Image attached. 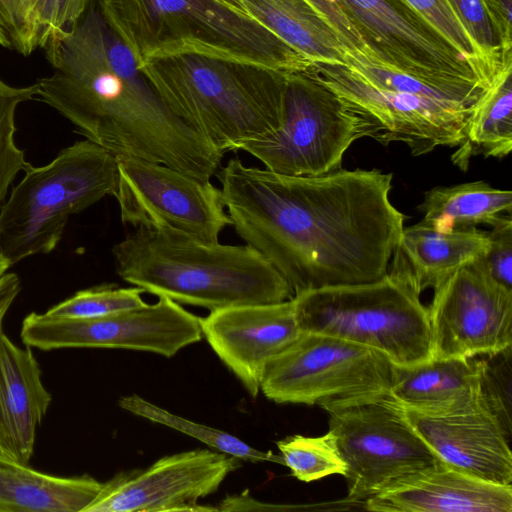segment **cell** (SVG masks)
Listing matches in <instances>:
<instances>
[{
    "label": "cell",
    "instance_id": "1",
    "mask_svg": "<svg viewBox=\"0 0 512 512\" xmlns=\"http://www.w3.org/2000/svg\"><path fill=\"white\" fill-rule=\"evenodd\" d=\"M232 226L283 276L293 296L388 273L405 216L392 173L339 169L291 176L231 158L216 174Z\"/></svg>",
    "mask_w": 512,
    "mask_h": 512
},
{
    "label": "cell",
    "instance_id": "2",
    "mask_svg": "<svg viewBox=\"0 0 512 512\" xmlns=\"http://www.w3.org/2000/svg\"><path fill=\"white\" fill-rule=\"evenodd\" d=\"M95 5L44 48L52 73L36 82V99L117 157L210 181L224 154L165 104Z\"/></svg>",
    "mask_w": 512,
    "mask_h": 512
},
{
    "label": "cell",
    "instance_id": "3",
    "mask_svg": "<svg viewBox=\"0 0 512 512\" xmlns=\"http://www.w3.org/2000/svg\"><path fill=\"white\" fill-rule=\"evenodd\" d=\"M117 274L158 297L210 311L293 298L283 276L249 245L205 244L135 228L112 248Z\"/></svg>",
    "mask_w": 512,
    "mask_h": 512
},
{
    "label": "cell",
    "instance_id": "4",
    "mask_svg": "<svg viewBox=\"0 0 512 512\" xmlns=\"http://www.w3.org/2000/svg\"><path fill=\"white\" fill-rule=\"evenodd\" d=\"M140 68L165 104L223 154L280 126L287 71L199 54L153 59Z\"/></svg>",
    "mask_w": 512,
    "mask_h": 512
},
{
    "label": "cell",
    "instance_id": "5",
    "mask_svg": "<svg viewBox=\"0 0 512 512\" xmlns=\"http://www.w3.org/2000/svg\"><path fill=\"white\" fill-rule=\"evenodd\" d=\"M139 66L199 54L297 71L312 65L269 29L217 0H95Z\"/></svg>",
    "mask_w": 512,
    "mask_h": 512
},
{
    "label": "cell",
    "instance_id": "6",
    "mask_svg": "<svg viewBox=\"0 0 512 512\" xmlns=\"http://www.w3.org/2000/svg\"><path fill=\"white\" fill-rule=\"evenodd\" d=\"M118 177L117 156L88 139L31 166L0 206V253L12 266L52 252L70 216L114 196Z\"/></svg>",
    "mask_w": 512,
    "mask_h": 512
},
{
    "label": "cell",
    "instance_id": "7",
    "mask_svg": "<svg viewBox=\"0 0 512 512\" xmlns=\"http://www.w3.org/2000/svg\"><path fill=\"white\" fill-rule=\"evenodd\" d=\"M292 299L302 332L372 348L397 366L432 359L428 307L389 273L369 283L304 291Z\"/></svg>",
    "mask_w": 512,
    "mask_h": 512
},
{
    "label": "cell",
    "instance_id": "8",
    "mask_svg": "<svg viewBox=\"0 0 512 512\" xmlns=\"http://www.w3.org/2000/svg\"><path fill=\"white\" fill-rule=\"evenodd\" d=\"M373 136L371 124L333 91L313 65L288 72L278 129L240 148L274 173L320 176L342 168L358 139Z\"/></svg>",
    "mask_w": 512,
    "mask_h": 512
},
{
    "label": "cell",
    "instance_id": "9",
    "mask_svg": "<svg viewBox=\"0 0 512 512\" xmlns=\"http://www.w3.org/2000/svg\"><path fill=\"white\" fill-rule=\"evenodd\" d=\"M330 1L372 62L407 74L466 106H472L489 86L463 54L402 0Z\"/></svg>",
    "mask_w": 512,
    "mask_h": 512
},
{
    "label": "cell",
    "instance_id": "10",
    "mask_svg": "<svg viewBox=\"0 0 512 512\" xmlns=\"http://www.w3.org/2000/svg\"><path fill=\"white\" fill-rule=\"evenodd\" d=\"M323 409L347 464V502L364 503L395 479L441 461L389 393L348 399Z\"/></svg>",
    "mask_w": 512,
    "mask_h": 512
},
{
    "label": "cell",
    "instance_id": "11",
    "mask_svg": "<svg viewBox=\"0 0 512 512\" xmlns=\"http://www.w3.org/2000/svg\"><path fill=\"white\" fill-rule=\"evenodd\" d=\"M394 364L381 352L330 335L302 332L265 367L260 391L284 404L328 405L389 393Z\"/></svg>",
    "mask_w": 512,
    "mask_h": 512
},
{
    "label": "cell",
    "instance_id": "12",
    "mask_svg": "<svg viewBox=\"0 0 512 512\" xmlns=\"http://www.w3.org/2000/svg\"><path fill=\"white\" fill-rule=\"evenodd\" d=\"M114 194L123 223L179 233L205 244L219 243L232 224L221 190L164 164L117 157Z\"/></svg>",
    "mask_w": 512,
    "mask_h": 512
},
{
    "label": "cell",
    "instance_id": "13",
    "mask_svg": "<svg viewBox=\"0 0 512 512\" xmlns=\"http://www.w3.org/2000/svg\"><path fill=\"white\" fill-rule=\"evenodd\" d=\"M154 304L96 318H65L32 312L20 336L30 348H121L172 357L202 338L200 317L158 297Z\"/></svg>",
    "mask_w": 512,
    "mask_h": 512
},
{
    "label": "cell",
    "instance_id": "14",
    "mask_svg": "<svg viewBox=\"0 0 512 512\" xmlns=\"http://www.w3.org/2000/svg\"><path fill=\"white\" fill-rule=\"evenodd\" d=\"M322 80L372 126L383 145L403 143L414 156L457 147L472 106L376 87L345 64L313 62Z\"/></svg>",
    "mask_w": 512,
    "mask_h": 512
},
{
    "label": "cell",
    "instance_id": "15",
    "mask_svg": "<svg viewBox=\"0 0 512 512\" xmlns=\"http://www.w3.org/2000/svg\"><path fill=\"white\" fill-rule=\"evenodd\" d=\"M428 312L432 358H472L512 345V290L491 277L483 256L434 288Z\"/></svg>",
    "mask_w": 512,
    "mask_h": 512
},
{
    "label": "cell",
    "instance_id": "16",
    "mask_svg": "<svg viewBox=\"0 0 512 512\" xmlns=\"http://www.w3.org/2000/svg\"><path fill=\"white\" fill-rule=\"evenodd\" d=\"M239 460L208 449L168 455L103 483L83 512L218 511L198 501L214 493Z\"/></svg>",
    "mask_w": 512,
    "mask_h": 512
},
{
    "label": "cell",
    "instance_id": "17",
    "mask_svg": "<svg viewBox=\"0 0 512 512\" xmlns=\"http://www.w3.org/2000/svg\"><path fill=\"white\" fill-rule=\"evenodd\" d=\"M202 335L252 397L267 364L301 334L293 299L211 311L200 318Z\"/></svg>",
    "mask_w": 512,
    "mask_h": 512
},
{
    "label": "cell",
    "instance_id": "18",
    "mask_svg": "<svg viewBox=\"0 0 512 512\" xmlns=\"http://www.w3.org/2000/svg\"><path fill=\"white\" fill-rule=\"evenodd\" d=\"M401 406L407 421L441 461L483 481L512 485L510 437L485 408L430 415Z\"/></svg>",
    "mask_w": 512,
    "mask_h": 512
},
{
    "label": "cell",
    "instance_id": "19",
    "mask_svg": "<svg viewBox=\"0 0 512 512\" xmlns=\"http://www.w3.org/2000/svg\"><path fill=\"white\" fill-rule=\"evenodd\" d=\"M363 505L375 512H512V485L486 482L440 461L395 479Z\"/></svg>",
    "mask_w": 512,
    "mask_h": 512
},
{
    "label": "cell",
    "instance_id": "20",
    "mask_svg": "<svg viewBox=\"0 0 512 512\" xmlns=\"http://www.w3.org/2000/svg\"><path fill=\"white\" fill-rule=\"evenodd\" d=\"M51 401L31 348L16 345L0 325V445L20 464H29Z\"/></svg>",
    "mask_w": 512,
    "mask_h": 512
},
{
    "label": "cell",
    "instance_id": "21",
    "mask_svg": "<svg viewBox=\"0 0 512 512\" xmlns=\"http://www.w3.org/2000/svg\"><path fill=\"white\" fill-rule=\"evenodd\" d=\"M488 245V232L477 227L440 231L419 222L403 228L388 273L420 295L462 265L484 256Z\"/></svg>",
    "mask_w": 512,
    "mask_h": 512
},
{
    "label": "cell",
    "instance_id": "22",
    "mask_svg": "<svg viewBox=\"0 0 512 512\" xmlns=\"http://www.w3.org/2000/svg\"><path fill=\"white\" fill-rule=\"evenodd\" d=\"M481 370L482 359L474 357L394 365L389 394L401 405L430 415L484 408L479 394Z\"/></svg>",
    "mask_w": 512,
    "mask_h": 512
},
{
    "label": "cell",
    "instance_id": "23",
    "mask_svg": "<svg viewBox=\"0 0 512 512\" xmlns=\"http://www.w3.org/2000/svg\"><path fill=\"white\" fill-rule=\"evenodd\" d=\"M241 11L311 62L347 64L340 36L308 0H238Z\"/></svg>",
    "mask_w": 512,
    "mask_h": 512
},
{
    "label": "cell",
    "instance_id": "24",
    "mask_svg": "<svg viewBox=\"0 0 512 512\" xmlns=\"http://www.w3.org/2000/svg\"><path fill=\"white\" fill-rule=\"evenodd\" d=\"M102 484L88 475L58 477L0 463V512H83Z\"/></svg>",
    "mask_w": 512,
    "mask_h": 512
},
{
    "label": "cell",
    "instance_id": "25",
    "mask_svg": "<svg viewBox=\"0 0 512 512\" xmlns=\"http://www.w3.org/2000/svg\"><path fill=\"white\" fill-rule=\"evenodd\" d=\"M452 162L466 170L471 157L503 158L512 149V52L503 60L491 84L473 104L465 137Z\"/></svg>",
    "mask_w": 512,
    "mask_h": 512
},
{
    "label": "cell",
    "instance_id": "26",
    "mask_svg": "<svg viewBox=\"0 0 512 512\" xmlns=\"http://www.w3.org/2000/svg\"><path fill=\"white\" fill-rule=\"evenodd\" d=\"M94 0H0V45L23 56L70 32Z\"/></svg>",
    "mask_w": 512,
    "mask_h": 512
},
{
    "label": "cell",
    "instance_id": "27",
    "mask_svg": "<svg viewBox=\"0 0 512 512\" xmlns=\"http://www.w3.org/2000/svg\"><path fill=\"white\" fill-rule=\"evenodd\" d=\"M421 223L440 231L492 226L512 212V192L492 187L485 181L437 186L424 194L418 206Z\"/></svg>",
    "mask_w": 512,
    "mask_h": 512
},
{
    "label": "cell",
    "instance_id": "28",
    "mask_svg": "<svg viewBox=\"0 0 512 512\" xmlns=\"http://www.w3.org/2000/svg\"><path fill=\"white\" fill-rule=\"evenodd\" d=\"M118 404L126 411L187 434L221 453L250 462H274L283 465L281 455L257 450L228 432L170 413L136 394L120 398Z\"/></svg>",
    "mask_w": 512,
    "mask_h": 512
},
{
    "label": "cell",
    "instance_id": "29",
    "mask_svg": "<svg viewBox=\"0 0 512 512\" xmlns=\"http://www.w3.org/2000/svg\"><path fill=\"white\" fill-rule=\"evenodd\" d=\"M283 465L300 481L312 482L326 476H345L347 464L339 450L336 436L330 430L322 436L293 435L276 442Z\"/></svg>",
    "mask_w": 512,
    "mask_h": 512
},
{
    "label": "cell",
    "instance_id": "30",
    "mask_svg": "<svg viewBox=\"0 0 512 512\" xmlns=\"http://www.w3.org/2000/svg\"><path fill=\"white\" fill-rule=\"evenodd\" d=\"M37 93V83L16 87L0 78V206L17 174L32 166L26 160L24 151L16 145L15 115L18 106L35 99Z\"/></svg>",
    "mask_w": 512,
    "mask_h": 512
},
{
    "label": "cell",
    "instance_id": "31",
    "mask_svg": "<svg viewBox=\"0 0 512 512\" xmlns=\"http://www.w3.org/2000/svg\"><path fill=\"white\" fill-rule=\"evenodd\" d=\"M144 290L134 286L121 288L100 285L80 290L45 313L65 318H96L112 315L145 305Z\"/></svg>",
    "mask_w": 512,
    "mask_h": 512
},
{
    "label": "cell",
    "instance_id": "32",
    "mask_svg": "<svg viewBox=\"0 0 512 512\" xmlns=\"http://www.w3.org/2000/svg\"><path fill=\"white\" fill-rule=\"evenodd\" d=\"M487 356L482 359L480 400L511 438L512 345Z\"/></svg>",
    "mask_w": 512,
    "mask_h": 512
},
{
    "label": "cell",
    "instance_id": "33",
    "mask_svg": "<svg viewBox=\"0 0 512 512\" xmlns=\"http://www.w3.org/2000/svg\"><path fill=\"white\" fill-rule=\"evenodd\" d=\"M464 30L479 50L492 77L502 65L503 41L483 0H448Z\"/></svg>",
    "mask_w": 512,
    "mask_h": 512
},
{
    "label": "cell",
    "instance_id": "34",
    "mask_svg": "<svg viewBox=\"0 0 512 512\" xmlns=\"http://www.w3.org/2000/svg\"><path fill=\"white\" fill-rule=\"evenodd\" d=\"M444 36L476 68L490 85V74L479 50L456 17L448 0H402Z\"/></svg>",
    "mask_w": 512,
    "mask_h": 512
},
{
    "label": "cell",
    "instance_id": "35",
    "mask_svg": "<svg viewBox=\"0 0 512 512\" xmlns=\"http://www.w3.org/2000/svg\"><path fill=\"white\" fill-rule=\"evenodd\" d=\"M488 232L489 245L483 256L491 277L512 290V218L505 214Z\"/></svg>",
    "mask_w": 512,
    "mask_h": 512
},
{
    "label": "cell",
    "instance_id": "36",
    "mask_svg": "<svg viewBox=\"0 0 512 512\" xmlns=\"http://www.w3.org/2000/svg\"><path fill=\"white\" fill-rule=\"evenodd\" d=\"M308 1L330 22L352 57H367L365 47L360 38L333 2L330 0Z\"/></svg>",
    "mask_w": 512,
    "mask_h": 512
},
{
    "label": "cell",
    "instance_id": "37",
    "mask_svg": "<svg viewBox=\"0 0 512 512\" xmlns=\"http://www.w3.org/2000/svg\"><path fill=\"white\" fill-rule=\"evenodd\" d=\"M503 41V58L512 52V0H483Z\"/></svg>",
    "mask_w": 512,
    "mask_h": 512
},
{
    "label": "cell",
    "instance_id": "38",
    "mask_svg": "<svg viewBox=\"0 0 512 512\" xmlns=\"http://www.w3.org/2000/svg\"><path fill=\"white\" fill-rule=\"evenodd\" d=\"M20 290V279L15 273L7 271L0 275V325Z\"/></svg>",
    "mask_w": 512,
    "mask_h": 512
},
{
    "label": "cell",
    "instance_id": "39",
    "mask_svg": "<svg viewBox=\"0 0 512 512\" xmlns=\"http://www.w3.org/2000/svg\"><path fill=\"white\" fill-rule=\"evenodd\" d=\"M0 463H18L20 464L8 451L0 445ZM23 465V464H22Z\"/></svg>",
    "mask_w": 512,
    "mask_h": 512
},
{
    "label": "cell",
    "instance_id": "40",
    "mask_svg": "<svg viewBox=\"0 0 512 512\" xmlns=\"http://www.w3.org/2000/svg\"><path fill=\"white\" fill-rule=\"evenodd\" d=\"M217 1L221 2L222 4H224L228 7H231L232 9L242 12L241 8L239 6L238 0H217Z\"/></svg>",
    "mask_w": 512,
    "mask_h": 512
},
{
    "label": "cell",
    "instance_id": "41",
    "mask_svg": "<svg viewBox=\"0 0 512 512\" xmlns=\"http://www.w3.org/2000/svg\"><path fill=\"white\" fill-rule=\"evenodd\" d=\"M10 267L9 262L0 253V275L6 273Z\"/></svg>",
    "mask_w": 512,
    "mask_h": 512
}]
</instances>
